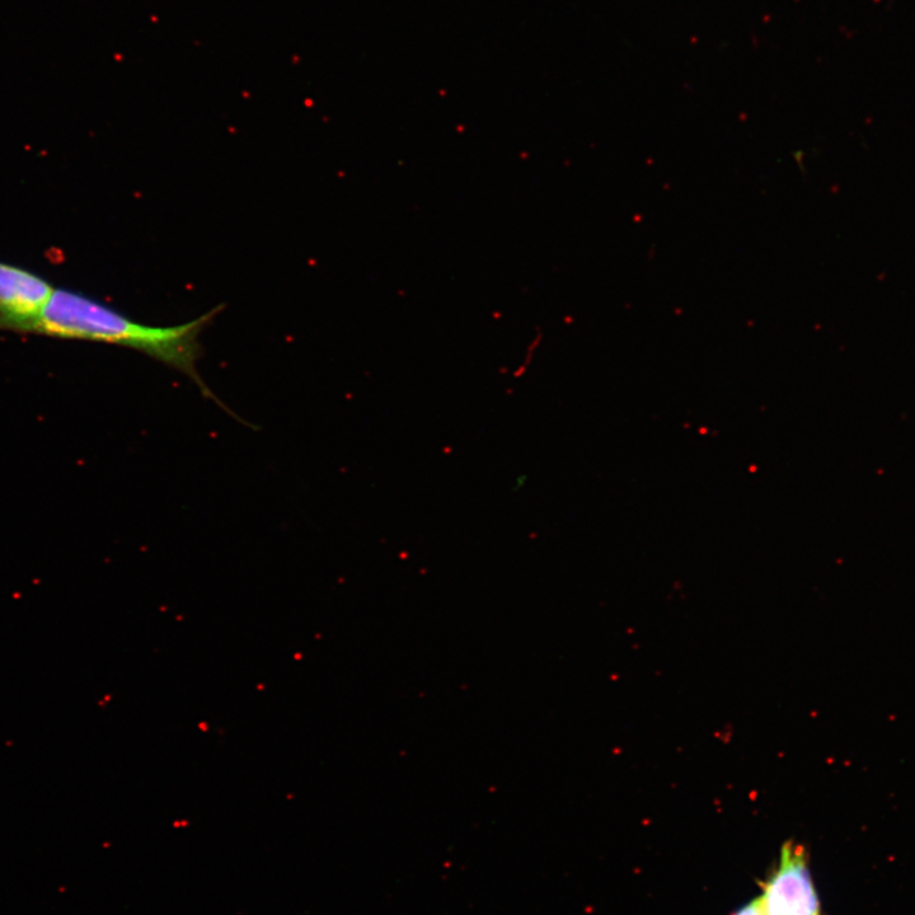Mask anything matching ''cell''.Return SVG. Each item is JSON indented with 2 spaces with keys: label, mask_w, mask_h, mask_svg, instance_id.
Listing matches in <instances>:
<instances>
[{
  "label": "cell",
  "mask_w": 915,
  "mask_h": 915,
  "mask_svg": "<svg viewBox=\"0 0 915 915\" xmlns=\"http://www.w3.org/2000/svg\"><path fill=\"white\" fill-rule=\"evenodd\" d=\"M220 309L182 325L148 326L87 295L55 288L31 335L129 347L186 374L204 396L213 397L196 365L201 356L200 333Z\"/></svg>",
  "instance_id": "6da1fadb"
},
{
  "label": "cell",
  "mask_w": 915,
  "mask_h": 915,
  "mask_svg": "<svg viewBox=\"0 0 915 915\" xmlns=\"http://www.w3.org/2000/svg\"><path fill=\"white\" fill-rule=\"evenodd\" d=\"M760 899L766 915H821L809 857L802 844L783 843L780 860L764 881Z\"/></svg>",
  "instance_id": "7a4b0ae2"
},
{
  "label": "cell",
  "mask_w": 915,
  "mask_h": 915,
  "mask_svg": "<svg viewBox=\"0 0 915 915\" xmlns=\"http://www.w3.org/2000/svg\"><path fill=\"white\" fill-rule=\"evenodd\" d=\"M54 289L35 272L0 261V331L31 335Z\"/></svg>",
  "instance_id": "3957f363"
},
{
  "label": "cell",
  "mask_w": 915,
  "mask_h": 915,
  "mask_svg": "<svg viewBox=\"0 0 915 915\" xmlns=\"http://www.w3.org/2000/svg\"><path fill=\"white\" fill-rule=\"evenodd\" d=\"M731 915H766V913H764L762 899L759 896V898L752 900V902L744 905L743 908L736 910Z\"/></svg>",
  "instance_id": "277c9868"
}]
</instances>
